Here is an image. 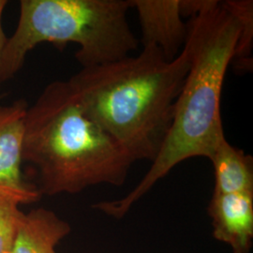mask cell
I'll list each match as a JSON object with an SVG mask.
<instances>
[{"label": "cell", "instance_id": "8fae6325", "mask_svg": "<svg viewBox=\"0 0 253 253\" xmlns=\"http://www.w3.org/2000/svg\"><path fill=\"white\" fill-rule=\"evenodd\" d=\"M18 202L0 192V253H11L19 224L25 216Z\"/></svg>", "mask_w": 253, "mask_h": 253}, {"label": "cell", "instance_id": "8992f818", "mask_svg": "<svg viewBox=\"0 0 253 253\" xmlns=\"http://www.w3.org/2000/svg\"><path fill=\"white\" fill-rule=\"evenodd\" d=\"M141 26L143 46L157 47L172 61L186 44L188 22L182 14V0H129Z\"/></svg>", "mask_w": 253, "mask_h": 253}, {"label": "cell", "instance_id": "9c48e42d", "mask_svg": "<svg viewBox=\"0 0 253 253\" xmlns=\"http://www.w3.org/2000/svg\"><path fill=\"white\" fill-rule=\"evenodd\" d=\"M214 168V193L253 192V160L223 138L208 159Z\"/></svg>", "mask_w": 253, "mask_h": 253}, {"label": "cell", "instance_id": "52a82bcc", "mask_svg": "<svg viewBox=\"0 0 253 253\" xmlns=\"http://www.w3.org/2000/svg\"><path fill=\"white\" fill-rule=\"evenodd\" d=\"M214 237L234 253H249L253 240V192L214 193L208 206Z\"/></svg>", "mask_w": 253, "mask_h": 253}, {"label": "cell", "instance_id": "277c9868", "mask_svg": "<svg viewBox=\"0 0 253 253\" xmlns=\"http://www.w3.org/2000/svg\"><path fill=\"white\" fill-rule=\"evenodd\" d=\"M129 9V0H21L18 25L1 55L0 81L13 78L43 42L78 44L82 68L130 55L139 42L127 22Z\"/></svg>", "mask_w": 253, "mask_h": 253}, {"label": "cell", "instance_id": "7c38bea8", "mask_svg": "<svg viewBox=\"0 0 253 253\" xmlns=\"http://www.w3.org/2000/svg\"><path fill=\"white\" fill-rule=\"evenodd\" d=\"M7 5H8L7 0H0V60H1L2 52L4 50V47L6 45V42H7V40H8V38L4 32L3 26H2V15H3L4 9H5ZM0 83H1V81H0Z\"/></svg>", "mask_w": 253, "mask_h": 253}, {"label": "cell", "instance_id": "ba28073f", "mask_svg": "<svg viewBox=\"0 0 253 253\" xmlns=\"http://www.w3.org/2000/svg\"><path fill=\"white\" fill-rule=\"evenodd\" d=\"M71 231L69 222L53 211L33 209L19 224L11 253H56V246Z\"/></svg>", "mask_w": 253, "mask_h": 253}, {"label": "cell", "instance_id": "30bf717a", "mask_svg": "<svg viewBox=\"0 0 253 253\" xmlns=\"http://www.w3.org/2000/svg\"><path fill=\"white\" fill-rule=\"evenodd\" d=\"M224 8L239 24V33L231 65L237 73L253 72V2L252 0L223 1Z\"/></svg>", "mask_w": 253, "mask_h": 253}, {"label": "cell", "instance_id": "7a4b0ae2", "mask_svg": "<svg viewBox=\"0 0 253 253\" xmlns=\"http://www.w3.org/2000/svg\"><path fill=\"white\" fill-rule=\"evenodd\" d=\"M185 44L168 61L155 46L138 55L82 68L67 82L89 118L133 161L152 162L172 122L190 69Z\"/></svg>", "mask_w": 253, "mask_h": 253}, {"label": "cell", "instance_id": "6da1fadb", "mask_svg": "<svg viewBox=\"0 0 253 253\" xmlns=\"http://www.w3.org/2000/svg\"><path fill=\"white\" fill-rule=\"evenodd\" d=\"M239 24L221 1L208 5L188 21L186 45L190 69L176 98L172 122L149 170L121 199L103 201L93 208L122 218L139 200L176 165L192 158H208L225 138L220 100L227 70L235 52Z\"/></svg>", "mask_w": 253, "mask_h": 253}, {"label": "cell", "instance_id": "5b68a950", "mask_svg": "<svg viewBox=\"0 0 253 253\" xmlns=\"http://www.w3.org/2000/svg\"><path fill=\"white\" fill-rule=\"evenodd\" d=\"M27 108L24 100L0 105V192L20 205L36 203L42 196L38 187L25 180L21 168Z\"/></svg>", "mask_w": 253, "mask_h": 253}, {"label": "cell", "instance_id": "3957f363", "mask_svg": "<svg viewBox=\"0 0 253 253\" xmlns=\"http://www.w3.org/2000/svg\"><path fill=\"white\" fill-rule=\"evenodd\" d=\"M23 162L39 172L42 195L120 187L133 161L84 111L67 81H54L27 108Z\"/></svg>", "mask_w": 253, "mask_h": 253}]
</instances>
